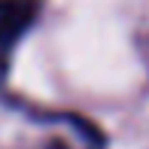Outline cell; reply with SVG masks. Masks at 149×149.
I'll return each mask as SVG.
<instances>
[{"label":"cell","mask_w":149,"mask_h":149,"mask_svg":"<svg viewBox=\"0 0 149 149\" xmlns=\"http://www.w3.org/2000/svg\"><path fill=\"white\" fill-rule=\"evenodd\" d=\"M52 149H67V146H61V143H52Z\"/></svg>","instance_id":"7a4b0ae2"},{"label":"cell","mask_w":149,"mask_h":149,"mask_svg":"<svg viewBox=\"0 0 149 149\" xmlns=\"http://www.w3.org/2000/svg\"><path fill=\"white\" fill-rule=\"evenodd\" d=\"M40 12V0H0V70H6L9 52L28 33Z\"/></svg>","instance_id":"6da1fadb"}]
</instances>
